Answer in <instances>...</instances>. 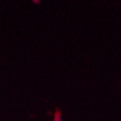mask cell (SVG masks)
Instances as JSON below:
<instances>
[{"instance_id":"6da1fadb","label":"cell","mask_w":121,"mask_h":121,"mask_svg":"<svg viewBox=\"0 0 121 121\" xmlns=\"http://www.w3.org/2000/svg\"><path fill=\"white\" fill-rule=\"evenodd\" d=\"M55 121H61V113L60 112L57 111L55 114Z\"/></svg>"}]
</instances>
